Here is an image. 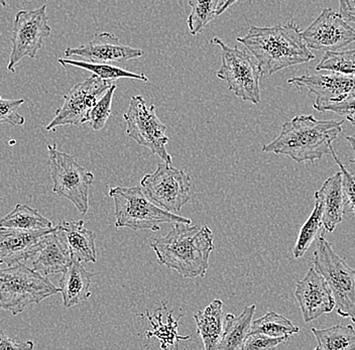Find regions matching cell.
Here are the masks:
<instances>
[{
	"instance_id": "1",
	"label": "cell",
	"mask_w": 355,
	"mask_h": 350,
	"mask_svg": "<svg viewBox=\"0 0 355 350\" xmlns=\"http://www.w3.org/2000/svg\"><path fill=\"white\" fill-rule=\"evenodd\" d=\"M236 41L254 56L263 76L315 59L294 19L275 26H250L248 34Z\"/></svg>"
},
{
	"instance_id": "2",
	"label": "cell",
	"mask_w": 355,
	"mask_h": 350,
	"mask_svg": "<svg viewBox=\"0 0 355 350\" xmlns=\"http://www.w3.org/2000/svg\"><path fill=\"white\" fill-rule=\"evenodd\" d=\"M157 261L186 279L204 278L209 269L214 238L208 226L176 223L150 243Z\"/></svg>"
},
{
	"instance_id": "3",
	"label": "cell",
	"mask_w": 355,
	"mask_h": 350,
	"mask_svg": "<svg viewBox=\"0 0 355 350\" xmlns=\"http://www.w3.org/2000/svg\"><path fill=\"white\" fill-rule=\"evenodd\" d=\"M344 123L298 115L283 123L279 136L263 146V152L288 157L299 164L314 163L330 154L333 141L343 134Z\"/></svg>"
},
{
	"instance_id": "4",
	"label": "cell",
	"mask_w": 355,
	"mask_h": 350,
	"mask_svg": "<svg viewBox=\"0 0 355 350\" xmlns=\"http://www.w3.org/2000/svg\"><path fill=\"white\" fill-rule=\"evenodd\" d=\"M110 196L114 202L115 227L135 230L159 231L165 223H185L191 225L192 220L166 211L146 194L141 187H112Z\"/></svg>"
},
{
	"instance_id": "5",
	"label": "cell",
	"mask_w": 355,
	"mask_h": 350,
	"mask_svg": "<svg viewBox=\"0 0 355 350\" xmlns=\"http://www.w3.org/2000/svg\"><path fill=\"white\" fill-rule=\"evenodd\" d=\"M59 293V288L46 276L22 263L0 269V311L17 316L28 306Z\"/></svg>"
},
{
	"instance_id": "6",
	"label": "cell",
	"mask_w": 355,
	"mask_h": 350,
	"mask_svg": "<svg viewBox=\"0 0 355 350\" xmlns=\"http://www.w3.org/2000/svg\"><path fill=\"white\" fill-rule=\"evenodd\" d=\"M210 42L221 49V67L216 72L217 78L226 82L237 98L254 105L261 103L259 83L263 74L254 56L244 46L232 48L219 37H214Z\"/></svg>"
},
{
	"instance_id": "7",
	"label": "cell",
	"mask_w": 355,
	"mask_h": 350,
	"mask_svg": "<svg viewBox=\"0 0 355 350\" xmlns=\"http://www.w3.org/2000/svg\"><path fill=\"white\" fill-rule=\"evenodd\" d=\"M313 265L329 286L337 314L355 323V269L334 252L323 236L317 239Z\"/></svg>"
},
{
	"instance_id": "8",
	"label": "cell",
	"mask_w": 355,
	"mask_h": 350,
	"mask_svg": "<svg viewBox=\"0 0 355 350\" xmlns=\"http://www.w3.org/2000/svg\"><path fill=\"white\" fill-rule=\"evenodd\" d=\"M53 192L70 201L82 215L89 210V190L94 175L79 165L71 155L58 150L55 143L48 145Z\"/></svg>"
},
{
	"instance_id": "9",
	"label": "cell",
	"mask_w": 355,
	"mask_h": 350,
	"mask_svg": "<svg viewBox=\"0 0 355 350\" xmlns=\"http://www.w3.org/2000/svg\"><path fill=\"white\" fill-rule=\"evenodd\" d=\"M123 119L128 137L141 147L148 148L165 163L173 165L172 156L166 148L170 141L166 136V126L157 116L155 105L148 106L141 95L132 96Z\"/></svg>"
},
{
	"instance_id": "10",
	"label": "cell",
	"mask_w": 355,
	"mask_h": 350,
	"mask_svg": "<svg viewBox=\"0 0 355 350\" xmlns=\"http://www.w3.org/2000/svg\"><path fill=\"white\" fill-rule=\"evenodd\" d=\"M52 34L46 6L33 10H19L15 15L11 33V51L8 70L15 72L17 64L26 57L35 60L43 48L44 40Z\"/></svg>"
},
{
	"instance_id": "11",
	"label": "cell",
	"mask_w": 355,
	"mask_h": 350,
	"mask_svg": "<svg viewBox=\"0 0 355 350\" xmlns=\"http://www.w3.org/2000/svg\"><path fill=\"white\" fill-rule=\"evenodd\" d=\"M141 185L157 206L173 213L181 211L192 195V181L187 173L166 163L159 164L154 172L144 175Z\"/></svg>"
},
{
	"instance_id": "12",
	"label": "cell",
	"mask_w": 355,
	"mask_h": 350,
	"mask_svg": "<svg viewBox=\"0 0 355 350\" xmlns=\"http://www.w3.org/2000/svg\"><path fill=\"white\" fill-rule=\"evenodd\" d=\"M112 84V81L93 75L73 86L70 92L64 95L63 105L55 112L54 119L46 125V132H54L60 126L85 123L89 112Z\"/></svg>"
},
{
	"instance_id": "13",
	"label": "cell",
	"mask_w": 355,
	"mask_h": 350,
	"mask_svg": "<svg viewBox=\"0 0 355 350\" xmlns=\"http://www.w3.org/2000/svg\"><path fill=\"white\" fill-rule=\"evenodd\" d=\"M310 50L338 51L355 43V30L332 8H324L316 19L302 32Z\"/></svg>"
},
{
	"instance_id": "14",
	"label": "cell",
	"mask_w": 355,
	"mask_h": 350,
	"mask_svg": "<svg viewBox=\"0 0 355 350\" xmlns=\"http://www.w3.org/2000/svg\"><path fill=\"white\" fill-rule=\"evenodd\" d=\"M66 57L78 56L87 62L101 64L124 63L144 56V51L121 43L116 35L110 33H99L86 45L67 48Z\"/></svg>"
},
{
	"instance_id": "15",
	"label": "cell",
	"mask_w": 355,
	"mask_h": 350,
	"mask_svg": "<svg viewBox=\"0 0 355 350\" xmlns=\"http://www.w3.org/2000/svg\"><path fill=\"white\" fill-rule=\"evenodd\" d=\"M304 321L312 322L323 314L331 313L335 300L325 279L314 268H311L306 276L299 281L295 289Z\"/></svg>"
},
{
	"instance_id": "16",
	"label": "cell",
	"mask_w": 355,
	"mask_h": 350,
	"mask_svg": "<svg viewBox=\"0 0 355 350\" xmlns=\"http://www.w3.org/2000/svg\"><path fill=\"white\" fill-rule=\"evenodd\" d=\"M290 85L306 88L315 95L313 107L334 103L355 93V77L330 73V74H310L293 77L288 80Z\"/></svg>"
},
{
	"instance_id": "17",
	"label": "cell",
	"mask_w": 355,
	"mask_h": 350,
	"mask_svg": "<svg viewBox=\"0 0 355 350\" xmlns=\"http://www.w3.org/2000/svg\"><path fill=\"white\" fill-rule=\"evenodd\" d=\"M54 229L31 232L0 229V265H13L31 260L37 254L42 238Z\"/></svg>"
},
{
	"instance_id": "18",
	"label": "cell",
	"mask_w": 355,
	"mask_h": 350,
	"mask_svg": "<svg viewBox=\"0 0 355 350\" xmlns=\"http://www.w3.org/2000/svg\"><path fill=\"white\" fill-rule=\"evenodd\" d=\"M314 199H318L323 208L324 229L333 232L339 223L343 222L345 206L347 204L343 185V173H335L326 179L320 189L314 193Z\"/></svg>"
},
{
	"instance_id": "19",
	"label": "cell",
	"mask_w": 355,
	"mask_h": 350,
	"mask_svg": "<svg viewBox=\"0 0 355 350\" xmlns=\"http://www.w3.org/2000/svg\"><path fill=\"white\" fill-rule=\"evenodd\" d=\"M33 259V270L46 277L61 274L72 261L68 247L55 231V227L42 238L39 250Z\"/></svg>"
},
{
	"instance_id": "20",
	"label": "cell",
	"mask_w": 355,
	"mask_h": 350,
	"mask_svg": "<svg viewBox=\"0 0 355 350\" xmlns=\"http://www.w3.org/2000/svg\"><path fill=\"white\" fill-rule=\"evenodd\" d=\"M55 231L65 241L72 260L80 263H96V236L85 227V221H61L55 226Z\"/></svg>"
},
{
	"instance_id": "21",
	"label": "cell",
	"mask_w": 355,
	"mask_h": 350,
	"mask_svg": "<svg viewBox=\"0 0 355 350\" xmlns=\"http://www.w3.org/2000/svg\"><path fill=\"white\" fill-rule=\"evenodd\" d=\"M62 274L59 289L64 307L69 309L90 298L93 272H88L80 261L72 260Z\"/></svg>"
},
{
	"instance_id": "22",
	"label": "cell",
	"mask_w": 355,
	"mask_h": 350,
	"mask_svg": "<svg viewBox=\"0 0 355 350\" xmlns=\"http://www.w3.org/2000/svg\"><path fill=\"white\" fill-rule=\"evenodd\" d=\"M257 310V305L244 308L239 316L226 314L220 342L217 349L243 350L244 342L252 331V321Z\"/></svg>"
},
{
	"instance_id": "23",
	"label": "cell",
	"mask_w": 355,
	"mask_h": 350,
	"mask_svg": "<svg viewBox=\"0 0 355 350\" xmlns=\"http://www.w3.org/2000/svg\"><path fill=\"white\" fill-rule=\"evenodd\" d=\"M204 349H217L223 333V303L219 299L211 302L203 311L194 315Z\"/></svg>"
},
{
	"instance_id": "24",
	"label": "cell",
	"mask_w": 355,
	"mask_h": 350,
	"mask_svg": "<svg viewBox=\"0 0 355 350\" xmlns=\"http://www.w3.org/2000/svg\"><path fill=\"white\" fill-rule=\"evenodd\" d=\"M53 227L52 221L24 204H17L10 213L0 219V229L4 230L31 232Z\"/></svg>"
},
{
	"instance_id": "25",
	"label": "cell",
	"mask_w": 355,
	"mask_h": 350,
	"mask_svg": "<svg viewBox=\"0 0 355 350\" xmlns=\"http://www.w3.org/2000/svg\"><path fill=\"white\" fill-rule=\"evenodd\" d=\"M316 338L315 350H354L355 349V329L352 325H334L325 329L312 328Z\"/></svg>"
},
{
	"instance_id": "26",
	"label": "cell",
	"mask_w": 355,
	"mask_h": 350,
	"mask_svg": "<svg viewBox=\"0 0 355 350\" xmlns=\"http://www.w3.org/2000/svg\"><path fill=\"white\" fill-rule=\"evenodd\" d=\"M146 315L153 325L152 331L146 332V338L150 339L155 338L161 340V349H168L170 347H176L179 345L180 341L188 340L190 335L182 336L178 333V322H179L181 315L177 320H175L172 313L168 314V322L163 323V315H162L161 309H157L155 315H150L148 312H146Z\"/></svg>"
},
{
	"instance_id": "27",
	"label": "cell",
	"mask_w": 355,
	"mask_h": 350,
	"mask_svg": "<svg viewBox=\"0 0 355 350\" xmlns=\"http://www.w3.org/2000/svg\"><path fill=\"white\" fill-rule=\"evenodd\" d=\"M58 63L61 64L64 67L72 66V67L82 69V70L88 71L93 75L107 81L114 82L119 79H133L139 80V81L148 82V77L144 74H137V73L130 72V71L124 70V69L116 67L111 64L92 63L87 61H78V60L71 59H58Z\"/></svg>"
},
{
	"instance_id": "28",
	"label": "cell",
	"mask_w": 355,
	"mask_h": 350,
	"mask_svg": "<svg viewBox=\"0 0 355 350\" xmlns=\"http://www.w3.org/2000/svg\"><path fill=\"white\" fill-rule=\"evenodd\" d=\"M322 216H323L322 204L318 199H315L314 209L300 229L296 245L293 249V256L295 259L304 256L312 243L322 236V227H323Z\"/></svg>"
},
{
	"instance_id": "29",
	"label": "cell",
	"mask_w": 355,
	"mask_h": 350,
	"mask_svg": "<svg viewBox=\"0 0 355 350\" xmlns=\"http://www.w3.org/2000/svg\"><path fill=\"white\" fill-rule=\"evenodd\" d=\"M300 328L285 316L276 312H268L266 315L252 321L250 333H263L272 338L294 335L299 333Z\"/></svg>"
},
{
	"instance_id": "30",
	"label": "cell",
	"mask_w": 355,
	"mask_h": 350,
	"mask_svg": "<svg viewBox=\"0 0 355 350\" xmlns=\"http://www.w3.org/2000/svg\"><path fill=\"white\" fill-rule=\"evenodd\" d=\"M220 4V0H189V6L192 8L187 19L191 35L201 34L218 17L217 12Z\"/></svg>"
},
{
	"instance_id": "31",
	"label": "cell",
	"mask_w": 355,
	"mask_h": 350,
	"mask_svg": "<svg viewBox=\"0 0 355 350\" xmlns=\"http://www.w3.org/2000/svg\"><path fill=\"white\" fill-rule=\"evenodd\" d=\"M316 71H329L345 76L355 77V50L325 52L316 66Z\"/></svg>"
},
{
	"instance_id": "32",
	"label": "cell",
	"mask_w": 355,
	"mask_h": 350,
	"mask_svg": "<svg viewBox=\"0 0 355 350\" xmlns=\"http://www.w3.org/2000/svg\"><path fill=\"white\" fill-rule=\"evenodd\" d=\"M116 89L117 86L113 83L110 89L106 91L103 96L97 101L94 107L89 112L85 123H89L94 132H99L105 128L106 123L110 116L113 96Z\"/></svg>"
},
{
	"instance_id": "33",
	"label": "cell",
	"mask_w": 355,
	"mask_h": 350,
	"mask_svg": "<svg viewBox=\"0 0 355 350\" xmlns=\"http://www.w3.org/2000/svg\"><path fill=\"white\" fill-rule=\"evenodd\" d=\"M24 102L26 100L24 98L4 99L0 96V125H24L26 119L19 113V110Z\"/></svg>"
},
{
	"instance_id": "34",
	"label": "cell",
	"mask_w": 355,
	"mask_h": 350,
	"mask_svg": "<svg viewBox=\"0 0 355 350\" xmlns=\"http://www.w3.org/2000/svg\"><path fill=\"white\" fill-rule=\"evenodd\" d=\"M314 110L319 112L335 113L339 116L344 117V119L349 121L352 125H355V93L345 97L343 100L324 104V105L315 107Z\"/></svg>"
},
{
	"instance_id": "35",
	"label": "cell",
	"mask_w": 355,
	"mask_h": 350,
	"mask_svg": "<svg viewBox=\"0 0 355 350\" xmlns=\"http://www.w3.org/2000/svg\"><path fill=\"white\" fill-rule=\"evenodd\" d=\"M288 336L272 338L263 333H250L244 342L243 350L274 349L277 345L288 341Z\"/></svg>"
},
{
	"instance_id": "36",
	"label": "cell",
	"mask_w": 355,
	"mask_h": 350,
	"mask_svg": "<svg viewBox=\"0 0 355 350\" xmlns=\"http://www.w3.org/2000/svg\"><path fill=\"white\" fill-rule=\"evenodd\" d=\"M330 155H331L333 159H334L335 163L338 165V167L340 168L341 173H343L344 194H345L346 201L349 204L352 212L355 214V176L344 167L343 161L337 157L334 148H331Z\"/></svg>"
},
{
	"instance_id": "37",
	"label": "cell",
	"mask_w": 355,
	"mask_h": 350,
	"mask_svg": "<svg viewBox=\"0 0 355 350\" xmlns=\"http://www.w3.org/2000/svg\"><path fill=\"white\" fill-rule=\"evenodd\" d=\"M35 347L33 341H19L8 338L2 330H0V350L2 349H19L31 350Z\"/></svg>"
},
{
	"instance_id": "38",
	"label": "cell",
	"mask_w": 355,
	"mask_h": 350,
	"mask_svg": "<svg viewBox=\"0 0 355 350\" xmlns=\"http://www.w3.org/2000/svg\"><path fill=\"white\" fill-rule=\"evenodd\" d=\"M339 12L348 23L355 24V0H338Z\"/></svg>"
},
{
	"instance_id": "39",
	"label": "cell",
	"mask_w": 355,
	"mask_h": 350,
	"mask_svg": "<svg viewBox=\"0 0 355 350\" xmlns=\"http://www.w3.org/2000/svg\"><path fill=\"white\" fill-rule=\"evenodd\" d=\"M239 0H224L223 3L220 4L219 6L218 12H217V15H221L222 13L226 12L228 8H232V6H234L236 2H239Z\"/></svg>"
},
{
	"instance_id": "40",
	"label": "cell",
	"mask_w": 355,
	"mask_h": 350,
	"mask_svg": "<svg viewBox=\"0 0 355 350\" xmlns=\"http://www.w3.org/2000/svg\"><path fill=\"white\" fill-rule=\"evenodd\" d=\"M345 139L352 148V152H354V159H350V161L355 165V134L354 136H346Z\"/></svg>"
},
{
	"instance_id": "41",
	"label": "cell",
	"mask_w": 355,
	"mask_h": 350,
	"mask_svg": "<svg viewBox=\"0 0 355 350\" xmlns=\"http://www.w3.org/2000/svg\"><path fill=\"white\" fill-rule=\"evenodd\" d=\"M0 6L6 8V6H8V1H6V0H0Z\"/></svg>"
}]
</instances>
